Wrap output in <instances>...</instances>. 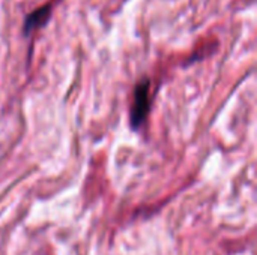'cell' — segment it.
I'll list each match as a JSON object with an SVG mask.
<instances>
[{
  "mask_svg": "<svg viewBox=\"0 0 257 255\" xmlns=\"http://www.w3.org/2000/svg\"><path fill=\"white\" fill-rule=\"evenodd\" d=\"M51 17V5H44L38 9H35L33 12H30L26 20H24V24H23V30H24V35L29 36L32 35L36 29L42 27Z\"/></svg>",
  "mask_w": 257,
  "mask_h": 255,
  "instance_id": "2",
  "label": "cell"
},
{
  "mask_svg": "<svg viewBox=\"0 0 257 255\" xmlns=\"http://www.w3.org/2000/svg\"><path fill=\"white\" fill-rule=\"evenodd\" d=\"M149 108H151V81L149 78H143L134 87L131 114H130L133 129H139L145 123L149 114Z\"/></svg>",
  "mask_w": 257,
  "mask_h": 255,
  "instance_id": "1",
  "label": "cell"
}]
</instances>
